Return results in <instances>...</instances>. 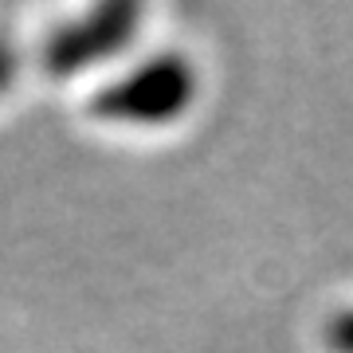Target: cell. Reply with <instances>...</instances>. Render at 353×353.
I'll list each match as a JSON object with an SVG mask.
<instances>
[{
	"label": "cell",
	"instance_id": "7a4b0ae2",
	"mask_svg": "<svg viewBox=\"0 0 353 353\" xmlns=\"http://www.w3.org/2000/svg\"><path fill=\"white\" fill-rule=\"evenodd\" d=\"M141 24L138 4H94L90 12L51 28L36 43V71L48 79H71L106 63L134 43Z\"/></svg>",
	"mask_w": 353,
	"mask_h": 353
},
{
	"label": "cell",
	"instance_id": "6da1fadb",
	"mask_svg": "<svg viewBox=\"0 0 353 353\" xmlns=\"http://www.w3.org/2000/svg\"><path fill=\"white\" fill-rule=\"evenodd\" d=\"M201 75L185 51H161L90 94L87 110L106 126L161 130L181 122L192 110Z\"/></svg>",
	"mask_w": 353,
	"mask_h": 353
},
{
	"label": "cell",
	"instance_id": "3957f363",
	"mask_svg": "<svg viewBox=\"0 0 353 353\" xmlns=\"http://www.w3.org/2000/svg\"><path fill=\"white\" fill-rule=\"evenodd\" d=\"M28 67L36 71V48L28 51L24 43H16V39H12V32H4V28H0V94L12 87Z\"/></svg>",
	"mask_w": 353,
	"mask_h": 353
}]
</instances>
